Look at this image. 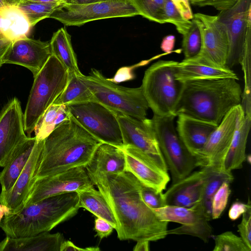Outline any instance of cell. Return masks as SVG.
Segmentation results:
<instances>
[{
  "label": "cell",
  "mask_w": 251,
  "mask_h": 251,
  "mask_svg": "<svg viewBox=\"0 0 251 251\" xmlns=\"http://www.w3.org/2000/svg\"><path fill=\"white\" fill-rule=\"evenodd\" d=\"M176 77L182 82L208 78L230 77L239 79L236 74L231 69L215 65L200 54L178 62Z\"/></svg>",
  "instance_id": "obj_22"
},
{
  "label": "cell",
  "mask_w": 251,
  "mask_h": 251,
  "mask_svg": "<svg viewBox=\"0 0 251 251\" xmlns=\"http://www.w3.org/2000/svg\"><path fill=\"white\" fill-rule=\"evenodd\" d=\"M3 1L6 5L16 6H17L20 2V0H3Z\"/></svg>",
  "instance_id": "obj_53"
},
{
  "label": "cell",
  "mask_w": 251,
  "mask_h": 251,
  "mask_svg": "<svg viewBox=\"0 0 251 251\" xmlns=\"http://www.w3.org/2000/svg\"><path fill=\"white\" fill-rule=\"evenodd\" d=\"M237 227L240 237L251 251V207L242 214L241 222Z\"/></svg>",
  "instance_id": "obj_41"
},
{
  "label": "cell",
  "mask_w": 251,
  "mask_h": 251,
  "mask_svg": "<svg viewBox=\"0 0 251 251\" xmlns=\"http://www.w3.org/2000/svg\"><path fill=\"white\" fill-rule=\"evenodd\" d=\"M229 185L224 182L214 194L211 202V219L220 218L226 209L231 192Z\"/></svg>",
  "instance_id": "obj_39"
},
{
  "label": "cell",
  "mask_w": 251,
  "mask_h": 251,
  "mask_svg": "<svg viewBox=\"0 0 251 251\" xmlns=\"http://www.w3.org/2000/svg\"><path fill=\"white\" fill-rule=\"evenodd\" d=\"M88 175L113 211L120 240L156 241L168 235V222L159 220L144 202L140 182L132 174Z\"/></svg>",
  "instance_id": "obj_1"
},
{
  "label": "cell",
  "mask_w": 251,
  "mask_h": 251,
  "mask_svg": "<svg viewBox=\"0 0 251 251\" xmlns=\"http://www.w3.org/2000/svg\"><path fill=\"white\" fill-rule=\"evenodd\" d=\"M111 0H68V3H87Z\"/></svg>",
  "instance_id": "obj_52"
},
{
  "label": "cell",
  "mask_w": 251,
  "mask_h": 251,
  "mask_svg": "<svg viewBox=\"0 0 251 251\" xmlns=\"http://www.w3.org/2000/svg\"><path fill=\"white\" fill-rule=\"evenodd\" d=\"M250 124V117L246 115L242 107L237 117L230 146L223 162L224 170L232 172L242 168L246 159V149Z\"/></svg>",
  "instance_id": "obj_26"
},
{
  "label": "cell",
  "mask_w": 251,
  "mask_h": 251,
  "mask_svg": "<svg viewBox=\"0 0 251 251\" xmlns=\"http://www.w3.org/2000/svg\"><path fill=\"white\" fill-rule=\"evenodd\" d=\"M139 15L129 0H111L87 3H66L50 18L66 26H80L98 20Z\"/></svg>",
  "instance_id": "obj_11"
},
{
  "label": "cell",
  "mask_w": 251,
  "mask_h": 251,
  "mask_svg": "<svg viewBox=\"0 0 251 251\" xmlns=\"http://www.w3.org/2000/svg\"><path fill=\"white\" fill-rule=\"evenodd\" d=\"M69 75V80L65 88L53 103L68 105L95 101L92 93L79 75L75 74Z\"/></svg>",
  "instance_id": "obj_33"
},
{
  "label": "cell",
  "mask_w": 251,
  "mask_h": 251,
  "mask_svg": "<svg viewBox=\"0 0 251 251\" xmlns=\"http://www.w3.org/2000/svg\"><path fill=\"white\" fill-rule=\"evenodd\" d=\"M84 167H77L37 178L25 205L46 198L76 192L94 186Z\"/></svg>",
  "instance_id": "obj_14"
},
{
  "label": "cell",
  "mask_w": 251,
  "mask_h": 251,
  "mask_svg": "<svg viewBox=\"0 0 251 251\" xmlns=\"http://www.w3.org/2000/svg\"><path fill=\"white\" fill-rule=\"evenodd\" d=\"M194 18L201 36L202 46L199 54L215 65L227 67L228 38L225 25L217 15L197 13L194 14Z\"/></svg>",
  "instance_id": "obj_16"
},
{
  "label": "cell",
  "mask_w": 251,
  "mask_h": 251,
  "mask_svg": "<svg viewBox=\"0 0 251 251\" xmlns=\"http://www.w3.org/2000/svg\"><path fill=\"white\" fill-rule=\"evenodd\" d=\"M178 62L159 60L145 72L141 85L153 115L174 116L183 82L176 77Z\"/></svg>",
  "instance_id": "obj_6"
},
{
  "label": "cell",
  "mask_w": 251,
  "mask_h": 251,
  "mask_svg": "<svg viewBox=\"0 0 251 251\" xmlns=\"http://www.w3.org/2000/svg\"><path fill=\"white\" fill-rule=\"evenodd\" d=\"M65 4L33 1L20 2L17 6L23 13L32 28L40 21L50 18L56 9Z\"/></svg>",
  "instance_id": "obj_34"
},
{
  "label": "cell",
  "mask_w": 251,
  "mask_h": 251,
  "mask_svg": "<svg viewBox=\"0 0 251 251\" xmlns=\"http://www.w3.org/2000/svg\"><path fill=\"white\" fill-rule=\"evenodd\" d=\"M213 251H251L241 238L232 231H226L214 237Z\"/></svg>",
  "instance_id": "obj_37"
},
{
  "label": "cell",
  "mask_w": 251,
  "mask_h": 251,
  "mask_svg": "<svg viewBox=\"0 0 251 251\" xmlns=\"http://www.w3.org/2000/svg\"><path fill=\"white\" fill-rule=\"evenodd\" d=\"M85 168L88 174L122 173L126 171L125 152L116 146L101 143Z\"/></svg>",
  "instance_id": "obj_25"
},
{
  "label": "cell",
  "mask_w": 251,
  "mask_h": 251,
  "mask_svg": "<svg viewBox=\"0 0 251 251\" xmlns=\"http://www.w3.org/2000/svg\"><path fill=\"white\" fill-rule=\"evenodd\" d=\"M25 1H39L43 2L55 3L58 4L68 3V0H20V2Z\"/></svg>",
  "instance_id": "obj_51"
},
{
  "label": "cell",
  "mask_w": 251,
  "mask_h": 251,
  "mask_svg": "<svg viewBox=\"0 0 251 251\" xmlns=\"http://www.w3.org/2000/svg\"><path fill=\"white\" fill-rule=\"evenodd\" d=\"M178 11L186 19L191 20L194 18L189 0H172Z\"/></svg>",
  "instance_id": "obj_44"
},
{
  "label": "cell",
  "mask_w": 251,
  "mask_h": 251,
  "mask_svg": "<svg viewBox=\"0 0 251 251\" xmlns=\"http://www.w3.org/2000/svg\"><path fill=\"white\" fill-rule=\"evenodd\" d=\"M233 179L231 172L226 171L219 166H210V171L204 183L201 198V201L210 220L211 202L214 194L224 182L230 184Z\"/></svg>",
  "instance_id": "obj_32"
},
{
  "label": "cell",
  "mask_w": 251,
  "mask_h": 251,
  "mask_svg": "<svg viewBox=\"0 0 251 251\" xmlns=\"http://www.w3.org/2000/svg\"><path fill=\"white\" fill-rule=\"evenodd\" d=\"M161 221L176 222L180 226L168 230L167 234L188 235L196 237L207 243L212 236L210 219L201 201L194 205L185 207L172 205L151 209Z\"/></svg>",
  "instance_id": "obj_12"
},
{
  "label": "cell",
  "mask_w": 251,
  "mask_h": 251,
  "mask_svg": "<svg viewBox=\"0 0 251 251\" xmlns=\"http://www.w3.org/2000/svg\"><path fill=\"white\" fill-rule=\"evenodd\" d=\"M210 167L201 168L174 183L163 193L166 205L189 207L201 200L204 183Z\"/></svg>",
  "instance_id": "obj_21"
},
{
  "label": "cell",
  "mask_w": 251,
  "mask_h": 251,
  "mask_svg": "<svg viewBox=\"0 0 251 251\" xmlns=\"http://www.w3.org/2000/svg\"><path fill=\"white\" fill-rule=\"evenodd\" d=\"M101 143L71 117L44 139L36 179L85 167Z\"/></svg>",
  "instance_id": "obj_3"
},
{
  "label": "cell",
  "mask_w": 251,
  "mask_h": 251,
  "mask_svg": "<svg viewBox=\"0 0 251 251\" xmlns=\"http://www.w3.org/2000/svg\"><path fill=\"white\" fill-rule=\"evenodd\" d=\"M225 25L228 38L226 66L231 69L250 56L251 0H237L217 15Z\"/></svg>",
  "instance_id": "obj_8"
},
{
  "label": "cell",
  "mask_w": 251,
  "mask_h": 251,
  "mask_svg": "<svg viewBox=\"0 0 251 251\" xmlns=\"http://www.w3.org/2000/svg\"><path fill=\"white\" fill-rule=\"evenodd\" d=\"M44 140H38L30 157L12 187L0 193V203L16 213L25 205L36 179L41 159Z\"/></svg>",
  "instance_id": "obj_18"
},
{
  "label": "cell",
  "mask_w": 251,
  "mask_h": 251,
  "mask_svg": "<svg viewBox=\"0 0 251 251\" xmlns=\"http://www.w3.org/2000/svg\"><path fill=\"white\" fill-rule=\"evenodd\" d=\"M5 5H6L4 3L3 0H0V8L3 7Z\"/></svg>",
  "instance_id": "obj_56"
},
{
  "label": "cell",
  "mask_w": 251,
  "mask_h": 251,
  "mask_svg": "<svg viewBox=\"0 0 251 251\" xmlns=\"http://www.w3.org/2000/svg\"><path fill=\"white\" fill-rule=\"evenodd\" d=\"M70 35L64 27L53 34L50 42L52 55L66 69L69 74H82L79 69L76 54L73 50Z\"/></svg>",
  "instance_id": "obj_29"
},
{
  "label": "cell",
  "mask_w": 251,
  "mask_h": 251,
  "mask_svg": "<svg viewBox=\"0 0 251 251\" xmlns=\"http://www.w3.org/2000/svg\"><path fill=\"white\" fill-rule=\"evenodd\" d=\"M237 0H207V6H212L219 11L231 7Z\"/></svg>",
  "instance_id": "obj_45"
},
{
  "label": "cell",
  "mask_w": 251,
  "mask_h": 251,
  "mask_svg": "<svg viewBox=\"0 0 251 251\" xmlns=\"http://www.w3.org/2000/svg\"><path fill=\"white\" fill-rule=\"evenodd\" d=\"M126 158V171L135 176L142 184L162 192L170 180L168 171L162 169L146 152L132 146L123 148Z\"/></svg>",
  "instance_id": "obj_19"
},
{
  "label": "cell",
  "mask_w": 251,
  "mask_h": 251,
  "mask_svg": "<svg viewBox=\"0 0 251 251\" xmlns=\"http://www.w3.org/2000/svg\"><path fill=\"white\" fill-rule=\"evenodd\" d=\"M37 141L35 136L28 137L16 149L13 155L0 172L1 192H7L14 185L27 163Z\"/></svg>",
  "instance_id": "obj_27"
},
{
  "label": "cell",
  "mask_w": 251,
  "mask_h": 251,
  "mask_svg": "<svg viewBox=\"0 0 251 251\" xmlns=\"http://www.w3.org/2000/svg\"><path fill=\"white\" fill-rule=\"evenodd\" d=\"M99 251V247H87L82 248L75 246L70 241H64L60 248V251Z\"/></svg>",
  "instance_id": "obj_46"
},
{
  "label": "cell",
  "mask_w": 251,
  "mask_h": 251,
  "mask_svg": "<svg viewBox=\"0 0 251 251\" xmlns=\"http://www.w3.org/2000/svg\"><path fill=\"white\" fill-rule=\"evenodd\" d=\"M32 28L23 13L16 5L0 8V35L12 42L27 37Z\"/></svg>",
  "instance_id": "obj_28"
},
{
  "label": "cell",
  "mask_w": 251,
  "mask_h": 251,
  "mask_svg": "<svg viewBox=\"0 0 251 251\" xmlns=\"http://www.w3.org/2000/svg\"><path fill=\"white\" fill-rule=\"evenodd\" d=\"M64 241L62 233L49 231L25 237L6 236L0 242V251H60Z\"/></svg>",
  "instance_id": "obj_24"
},
{
  "label": "cell",
  "mask_w": 251,
  "mask_h": 251,
  "mask_svg": "<svg viewBox=\"0 0 251 251\" xmlns=\"http://www.w3.org/2000/svg\"><path fill=\"white\" fill-rule=\"evenodd\" d=\"M12 41L0 35V67L4 64L3 59Z\"/></svg>",
  "instance_id": "obj_48"
},
{
  "label": "cell",
  "mask_w": 251,
  "mask_h": 251,
  "mask_svg": "<svg viewBox=\"0 0 251 251\" xmlns=\"http://www.w3.org/2000/svg\"><path fill=\"white\" fill-rule=\"evenodd\" d=\"M164 21L174 25L178 32L185 34L192 25V21L185 19L178 11L172 0H166L164 6Z\"/></svg>",
  "instance_id": "obj_38"
},
{
  "label": "cell",
  "mask_w": 251,
  "mask_h": 251,
  "mask_svg": "<svg viewBox=\"0 0 251 251\" xmlns=\"http://www.w3.org/2000/svg\"><path fill=\"white\" fill-rule=\"evenodd\" d=\"M114 112L120 127L124 147L132 146L140 149L151 156L162 169L168 171L151 120H138Z\"/></svg>",
  "instance_id": "obj_13"
},
{
  "label": "cell",
  "mask_w": 251,
  "mask_h": 251,
  "mask_svg": "<svg viewBox=\"0 0 251 251\" xmlns=\"http://www.w3.org/2000/svg\"><path fill=\"white\" fill-rule=\"evenodd\" d=\"M197 6L199 7L207 6V0H197Z\"/></svg>",
  "instance_id": "obj_54"
},
{
  "label": "cell",
  "mask_w": 251,
  "mask_h": 251,
  "mask_svg": "<svg viewBox=\"0 0 251 251\" xmlns=\"http://www.w3.org/2000/svg\"><path fill=\"white\" fill-rule=\"evenodd\" d=\"M190 3L197 6V0H189Z\"/></svg>",
  "instance_id": "obj_55"
},
{
  "label": "cell",
  "mask_w": 251,
  "mask_h": 251,
  "mask_svg": "<svg viewBox=\"0 0 251 251\" xmlns=\"http://www.w3.org/2000/svg\"><path fill=\"white\" fill-rule=\"evenodd\" d=\"M175 36L173 35H168L164 37L160 45V48L166 53L172 51L175 44Z\"/></svg>",
  "instance_id": "obj_47"
},
{
  "label": "cell",
  "mask_w": 251,
  "mask_h": 251,
  "mask_svg": "<svg viewBox=\"0 0 251 251\" xmlns=\"http://www.w3.org/2000/svg\"><path fill=\"white\" fill-rule=\"evenodd\" d=\"M77 193L80 208H84L96 217L105 220L116 229L117 223L113 211L105 198L99 190L92 186Z\"/></svg>",
  "instance_id": "obj_30"
},
{
  "label": "cell",
  "mask_w": 251,
  "mask_h": 251,
  "mask_svg": "<svg viewBox=\"0 0 251 251\" xmlns=\"http://www.w3.org/2000/svg\"><path fill=\"white\" fill-rule=\"evenodd\" d=\"M238 80L229 77L184 82L176 117L182 115L219 125L232 108L241 104L242 90Z\"/></svg>",
  "instance_id": "obj_2"
},
{
  "label": "cell",
  "mask_w": 251,
  "mask_h": 251,
  "mask_svg": "<svg viewBox=\"0 0 251 251\" xmlns=\"http://www.w3.org/2000/svg\"><path fill=\"white\" fill-rule=\"evenodd\" d=\"M94 224L96 236L100 239L108 237L114 229L110 224L101 218L96 217Z\"/></svg>",
  "instance_id": "obj_42"
},
{
  "label": "cell",
  "mask_w": 251,
  "mask_h": 251,
  "mask_svg": "<svg viewBox=\"0 0 251 251\" xmlns=\"http://www.w3.org/2000/svg\"><path fill=\"white\" fill-rule=\"evenodd\" d=\"M242 108L241 104L232 108L211 133L204 147L194 156L197 167L219 166L223 169Z\"/></svg>",
  "instance_id": "obj_15"
},
{
  "label": "cell",
  "mask_w": 251,
  "mask_h": 251,
  "mask_svg": "<svg viewBox=\"0 0 251 251\" xmlns=\"http://www.w3.org/2000/svg\"><path fill=\"white\" fill-rule=\"evenodd\" d=\"M79 208L77 192L56 195L26 204L17 212L5 216L0 227L11 238L35 235L49 231L71 218Z\"/></svg>",
  "instance_id": "obj_4"
},
{
  "label": "cell",
  "mask_w": 251,
  "mask_h": 251,
  "mask_svg": "<svg viewBox=\"0 0 251 251\" xmlns=\"http://www.w3.org/2000/svg\"><path fill=\"white\" fill-rule=\"evenodd\" d=\"M133 250L134 251H149L150 250V241H137Z\"/></svg>",
  "instance_id": "obj_49"
},
{
  "label": "cell",
  "mask_w": 251,
  "mask_h": 251,
  "mask_svg": "<svg viewBox=\"0 0 251 251\" xmlns=\"http://www.w3.org/2000/svg\"><path fill=\"white\" fill-rule=\"evenodd\" d=\"M10 213V209L6 205L0 203V222L5 216Z\"/></svg>",
  "instance_id": "obj_50"
},
{
  "label": "cell",
  "mask_w": 251,
  "mask_h": 251,
  "mask_svg": "<svg viewBox=\"0 0 251 251\" xmlns=\"http://www.w3.org/2000/svg\"><path fill=\"white\" fill-rule=\"evenodd\" d=\"M176 130L181 141L194 156L204 147L217 125L185 115L177 116Z\"/></svg>",
  "instance_id": "obj_23"
},
{
  "label": "cell",
  "mask_w": 251,
  "mask_h": 251,
  "mask_svg": "<svg viewBox=\"0 0 251 251\" xmlns=\"http://www.w3.org/2000/svg\"><path fill=\"white\" fill-rule=\"evenodd\" d=\"M52 55L50 41L28 37L12 42L6 52L4 64H13L29 69L34 77Z\"/></svg>",
  "instance_id": "obj_20"
},
{
  "label": "cell",
  "mask_w": 251,
  "mask_h": 251,
  "mask_svg": "<svg viewBox=\"0 0 251 251\" xmlns=\"http://www.w3.org/2000/svg\"><path fill=\"white\" fill-rule=\"evenodd\" d=\"M139 15L160 24H165L164 6L166 0H129Z\"/></svg>",
  "instance_id": "obj_35"
},
{
  "label": "cell",
  "mask_w": 251,
  "mask_h": 251,
  "mask_svg": "<svg viewBox=\"0 0 251 251\" xmlns=\"http://www.w3.org/2000/svg\"><path fill=\"white\" fill-rule=\"evenodd\" d=\"M250 207L251 205L249 198L247 203L239 201H235L231 205L228 211L229 219L232 221L237 220Z\"/></svg>",
  "instance_id": "obj_43"
},
{
  "label": "cell",
  "mask_w": 251,
  "mask_h": 251,
  "mask_svg": "<svg viewBox=\"0 0 251 251\" xmlns=\"http://www.w3.org/2000/svg\"><path fill=\"white\" fill-rule=\"evenodd\" d=\"M68 71L53 55L34 77L24 114L25 131L30 137L47 109L65 88Z\"/></svg>",
  "instance_id": "obj_5"
},
{
  "label": "cell",
  "mask_w": 251,
  "mask_h": 251,
  "mask_svg": "<svg viewBox=\"0 0 251 251\" xmlns=\"http://www.w3.org/2000/svg\"><path fill=\"white\" fill-rule=\"evenodd\" d=\"M66 106L71 117L99 142L123 149L121 131L114 111L96 101Z\"/></svg>",
  "instance_id": "obj_10"
},
{
  "label": "cell",
  "mask_w": 251,
  "mask_h": 251,
  "mask_svg": "<svg viewBox=\"0 0 251 251\" xmlns=\"http://www.w3.org/2000/svg\"><path fill=\"white\" fill-rule=\"evenodd\" d=\"M188 31L183 35L182 50L184 59L194 57L200 53L201 49L202 40L200 28L193 18Z\"/></svg>",
  "instance_id": "obj_36"
},
{
  "label": "cell",
  "mask_w": 251,
  "mask_h": 251,
  "mask_svg": "<svg viewBox=\"0 0 251 251\" xmlns=\"http://www.w3.org/2000/svg\"><path fill=\"white\" fill-rule=\"evenodd\" d=\"M140 193L144 202L151 209L159 208L166 205L163 192H157L141 182Z\"/></svg>",
  "instance_id": "obj_40"
},
{
  "label": "cell",
  "mask_w": 251,
  "mask_h": 251,
  "mask_svg": "<svg viewBox=\"0 0 251 251\" xmlns=\"http://www.w3.org/2000/svg\"><path fill=\"white\" fill-rule=\"evenodd\" d=\"M79 76L92 93L95 101L138 120L147 118L149 107L141 86L127 88L117 85L94 68L88 75L82 74Z\"/></svg>",
  "instance_id": "obj_7"
},
{
  "label": "cell",
  "mask_w": 251,
  "mask_h": 251,
  "mask_svg": "<svg viewBox=\"0 0 251 251\" xmlns=\"http://www.w3.org/2000/svg\"><path fill=\"white\" fill-rule=\"evenodd\" d=\"M70 118L66 105L52 103L37 124L34 130L35 137L38 140L45 139L62 123Z\"/></svg>",
  "instance_id": "obj_31"
},
{
  "label": "cell",
  "mask_w": 251,
  "mask_h": 251,
  "mask_svg": "<svg viewBox=\"0 0 251 251\" xmlns=\"http://www.w3.org/2000/svg\"><path fill=\"white\" fill-rule=\"evenodd\" d=\"M28 137L25 131L20 102L14 98L0 114V167L7 163L16 149Z\"/></svg>",
  "instance_id": "obj_17"
},
{
  "label": "cell",
  "mask_w": 251,
  "mask_h": 251,
  "mask_svg": "<svg viewBox=\"0 0 251 251\" xmlns=\"http://www.w3.org/2000/svg\"><path fill=\"white\" fill-rule=\"evenodd\" d=\"M175 117L153 115L151 119L159 148L172 178V183L186 177L197 167L195 157L177 134L174 124Z\"/></svg>",
  "instance_id": "obj_9"
}]
</instances>
